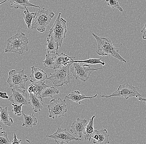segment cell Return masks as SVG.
Segmentation results:
<instances>
[{
  "label": "cell",
  "mask_w": 146,
  "mask_h": 144,
  "mask_svg": "<svg viewBox=\"0 0 146 144\" xmlns=\"http://www.w3.org/2000/svg\"><path fill=\"white\" fill-rule=\"evenodd\" d=\"M92 35L97 42L96 53L98 55L113 56L120 62H127L126 60L119 54L118 49L114 46L108 37H99L94 33H92Z\"/></svg>",
  "instance_id": "1"
},
{
  "label": "cell",
  "mask_w": 146,
  "mask_h": 144,
  "mask_svg": "<svg viewBox=\"0 0 146 144\" xmlns=\"http://www.w3.org/2000/svg\"><path fill=\"white\" fill-rule=\"evenodd\" d=\"M29 39L24 33H17L7 40L5 52H11L18 54H23L28 50Z\"/></svg>",
  "instance_id": "2"
},
{
  "label": "cell",
  "mask_w": 146,
  "mask_h": 144,
  "mask_svg": "<svg viewBox=\"0 0 146 144\" xmlns=\"http://www.w3.org/2000/svg\"><path fill=\"white\" fill-rule=\"evenodd\" d=\"M61 13L58 14L52 27L50 29L48 36L52 37L57 42L59 47H61L64 39L67 33V22L61 18Z\"/></svg>",
  "instance_id": "3"
},
{
  "label": "cell",
  "mask_w": 146,
  "mask_h": 144,
  "mask_svg": "<svg viewBox=\"0 0 146 144\" xmlns=\"http://www.w3.org/2000/svg\"><path fill=\"white\" fill-rule=\"evenodd\" d=\"M54 15V13L52 11L46 10L44 8L42 9H39L35 18V21L32 24L31 29H36L40 32H44Z\"/></svg>",
  "instance_id": "4"
},
{
  "label": "cell",
  "mask_w": 146,
  "mask_h": 144,
  "mask_svg": "<svg viewBox=\"0 0 146 144\" xmlns=\"http://www.w3.org/2000/svg\"><path fill=\"white\" fill-rule=\"evenodd\" d=\"M72 64L69 63L63 67L56 69L53 73H50V76L47 79L52 81L56 87L69 83L71 79L69 67Z\"/></svg>",
  "instance_id": "5"
},
{
  "label": "cell",
  "mask_w": 146,
  "mask_h": 144,
  "mask_svg": "<svg viewBox=\"0 0 146 144\" xmlns=\"http://www.w3.org/2000/svg\"><path fill=\"white\" fill-rule=\"evenodd\" d=\"M73 66L70 69V71L72 74L75 79L76 80L78 79L82 80L84 82L88 81L90 75L94 71L100 70L102 68H92L90 65L87 64L82 65L81 63L74 62L72 64Z\"/></svg>",
  "instance_id": "6"
},
{
  "label": "cell",
  "mask_w": 146,
  "mask_h": 144,
  "mask_svg": "<svg viewBox=\"0 0 146 144\" xmlns=\"http://www.w3.org/2000/svg\"><path fill=\"white\" fill-rule=\"evenodd\" d=\"M67 106L65 98L62 100L59 97L57 99H52L47 106L49 113L48 117L55 119L64 116L65 113L67 111Z\"/></svg>",
  "instance_id": "7"
},
{
  "label": "cell",
  "mask_w": 146,
  "mask_h": 144,
  "mask_svg": "<svg viewBox=\"0 0 146 144\" xmlns=\"http://www.w3.org/2000/svg\"><path fill=\"white\" fill-rule=\"evenodd\" d=\"M25 68L20 71L13 70L9 72L7 82L10 88H18L25 89L26 82L29 80L26 75L25 74Z\"/></svg>",
  "instance_id": "8"
},
{
  "label": "cell",
  "mask_w": 146,
  "mask_h": 144,
  "mask_svg": "<svg viewBox=\"0 0 146 144\" xmlns=\"http://www.w3.org/2000/svg\"><path fill=\"white\" fill-rule=\"evenodd\" d=\"M137 87L133 86L132 85L123 84L119 86L117 90L109 96L101 95L100 97L106 98L111 97H121L127 99L135 97L139 98L141 97V94H139L137 89Z\"/></svg>",
  "instance_id": "9"
},
{
  "label": "cell",
  "mask_w": 146,
  "mask_h": 144,
  "mask_svg": "<svg viewBox=\"0 0 146 144\" xmlns=\"http://www.w3.org/2000/svg\"><path fill=\"white\" fill-rule=\"evenodd\" d=\"M46 137L52 138L54 140L56 143L63 144L68 143L69 142L75 140H81V138L76 137L68 133L66 129L58 127L54 133L51 135H47Z\"/></svg>",
  "instance_id": "10"
},
{
  "label": "cell",
  "mask_w": 146,
  "mask_h": 144,
  "mask_svg": "<svg viewBox=\"0 0 146 144\" xmlns=\"http://www.w3.org/2000/svg\"><path fill=\"white\" fill-rule=\"evenodd\" d=\"M12 94L9 99L12 102L17 104L28 105L30 104L28 95L25 89L18 88H11Z\"/></svg>",
  "instance_id": "11"
},
{
  "label": "cell",
  "mask_w": 146,
  "mask_h": 144,
  "mask_svg": "<svg viewBox=\"0 0 146 144\" xmlns=\"http://www.w3.org/2000/svg\"><path fill=\"white\" fill-rule=\"evenodd\" d=\"M87 125L86 119L78 117L77 120L73 122L70 131L76 135L78 138H81L84 132Z\"/></svg>",
  "instance_id": "12"
},
{
  "label": "cell",
  "mask_w": 146,
  "mask_h": 144,
  "mask_svg": "<svg viewBox=\"0 0 146 144\" xmlns=\"http://www.w3.org/2000/svg\"><path fill=\"white\" fill-rule=\"evenodd\" d=\"M109 135L108 134L106 129H101L98 130H94L91 139L93 140L92 143L95 144H106L110 143L108 139Z\"/></svg>",
  "instance_id": "13"
},
{
  "label": "cell",
  "mask_w": 146,
  "mask_h": 144,
  "mask_svg": "<svg viewBox=\"0 0 146 144\" xmlns=\"http://www.w3.org/2000/svg\"><path fill=\"white\" fill-rule=\"evenodd\" d=\"M31 73L30 77V82H45V80L47 79V74L42 69L36 68L34 66L31 67Z\"/></svg>",
  "instance_id": "14"
},
{
  "label": "cell",
  "mask_w": 146,
  "mask_h": 144,
  "mask_svg": "<svg viewBox=\"0 0 146 144\" xmlns=\"http://www.w3.org/2000/svg\"><path fill=\"white\" fill-rule=\"evenodd\" d=\"M54 57L55 61V70L65 66L68 64L72 63V62L74 61V58H75V56L72 57L68 56L67 54L64 53H61L60 54H56V56Z\"/></svg>",
  "instance_id": "15"
},
{
  "label": "cell",
  "mask_w": 146,
  "mask_h": 144,
  "mask_svg": "<svg viewBox=\"0 0 146 144\" xmlns=\"http://www.w3.org/2000/svg\"><path fill=\"white\" fill-rule=\"evenodd\" d=\"M98 96L97 94L93 96H86L84 94H81L79 91H73L70 93L68 95L66 96L65 97V99H67L69 101H72L75 102L79 104H81L82 100L85 99H91L95 98Z\"/></svg>",
  "instance_id": "16"
},
{
  "label": "cell",
  "mask_w": 146,
  "mask_h": 144,
  "mask_svg": "<svg viewBox=\"0 0 146 144\" xmlns=\"http://www.w3.org/2000/svg\"><path fill=\"white\" fill-rule=\"evenodd\" d=\"M29 102L35 112L40 111L42 109L43 103L41 96H37L33 93H30Z\"/></svg>",
  "instance_id": "17"
},
{
  "label": "cell",
  "mask_w": 146,
  "mask_h": 144,
  "mask_svg": "<svg viewBox=\"0 0 146 144\" xmlns=\"http://www.w3.org/2000/svg\"><path fill=\"white\" fill-rule=\"evenodd\" d=\"M30 0H7L11 4V7L15 9H23L27 7H34L40 9L39 5L32 4L29 1Z\"/></svg>",
  "instance_id": "18"
},
{
  "label": "cell",
  "mask_w": 146,
  "mask_h": 144,
  "mask_svg": "<svg viewBox=\"0 0 146 144\" xmlns=\"http://www.w3.org/2000/svg\"><path fill=\"white\" fill-rule=\"evenodd\" d=\"M46 49L44 50L47 51V53L54 54H58V50L59 47L55 40L51 37L48 36L46 39Z\"/></svg>",
  "instance_id": "19"
},
{
  "label": "cell",
  "mask_w": 146,
  "mask_h": 144,
  "mask_svg": "<svg viewBox=\"0 0 146 144\" xmlns=\"http://www.w3.org/2000/svg\"><path fill=\"white\" fill-rule=\"evenodd\" d=\"M7 106L0 107V120L6 125L11 126L13 123L12 118L9 115Z\"/></svg>",
  "instance_id": "20"
},
{
  "label": "cell",
  "mask_w": 146,
  "mask_h": 144,
  "mask_svg": "<svg viewBox=\"0 0 146 144\" xmlns=\"http://www.w3.org/2000/svg\"><path fill=\"white\" fill-rule=\"evenodd\" d=\"M95 117V115H93L89 120V123L87 125L85 130L84 133V137L85 141H91V137L95 130L94 127V121Z\"/></svg>",
  "instance_id": "21"
},
{
  "label": "cell",
  "mask_w": 146,
  "mask_h": 144,
  "mask_svg": "<svg viewBox=\"0 0 146 144\" xmlns=\"http://www.w3.org/2000/svg\"><path fill=\"white\" fill-rule=\"evenodd\" d=\"M24 116V123L22 126H25L27 127H32L36 125L38 120L36 117L34 115V113L29 115L25 114L22 112Z\"/></svg>",
  "instance_id": "22"
},
{
  "label": "cell",
  "mask_w": 146,
  "mask_h": 144,
  "mask_svg": "<svg viewBox=\"0 0 146 144\" xmlns=\"http://www.w3.org/2000/svg\"><path fill=\"white\" fill-rule=\"evenodd\" d=\"M59 90L55 86H48L44 89L43 91L41 93V96L42 98L46 97L52 98L53 96L59 94Z\"/></svg>",
  "instance_id": "23"
},
{
  "label": "cell",
  "mask_w": 146,
  "mask_h": 144,
  "mask_svg": "<svg viewBox=\"0 0 146 144\" xmlns=\"http://www.w3.org/2000/svg\"><path fill=\"white\" fill-rule=\"evenodd\" d=\"M25 9L26 10L24 12L23 17L25 23L27 25V28L30 29L31 27L32 20L36 17V12L30 13L27 8Z\"/></svg>",
  "instance_id": "24"
},
{
  "label": "cell",
  "mask_w": 146,
  "mask_h": 144,
  "mask_svg": "<svg viewBox=\"0 0 146 144\" xmlns=\"http://www.w3.org/2000/svg\"><path fill=\"white\" fill-rule=\"evenodd\" d=\"M34 87V92L33 94L37 96H41V93L44 89L49 86L45 82H32Z\"/></svg>",
  "instance_id": "25"
},
{
  "label": "cell",
  "mask_w": 146,
  "mask_h": 144,
  "mask_svg": "<svg viewBox=\"0 0 146 144\" xmlns=\"http://www.w3.org/2000/svg\"><path fill=\"white\" fill-rule=\"evenodd\" d=\"M44 67L46 68L55 69V61L54 57L51 56L50 54H46L45 56V60L42 61Z\"/></svg>",
  "instance_id": "26"
},
{
  "label": "cell",
  "mask_w": 146,
  "mask_h": 144,
  "mask_svg": "<svg viewBox=\"0 0 146 144\" xmlns=\"http://www.w3.org/2000/svg\"><path fill=\"white\" fill-rule=\"evenodd\" d=\"M74 62L85 63L88 64H100L101 65L104 66L106 64V63L104 60H102V58H89V56H88V59L87 60H77L73 61L72 62V63Z\"/></svg>",
  "instance_id": "27"
},
{
  "label": "cell",
  "mask_w": 146,
  "mask_h": 144,
  "mask_svg": "<svg viewBox=\"0 0 146 144\" xmlns=\"http://www.w3.org/2000/svg\"><path fill=\"white\" fill-rule=\"evenodd\" d=\"M106 1L108 6L112 8H116L121 12L123 11V9L119 4L117 0H106Z\"/></svg>",
  "instance_id": "28"
},
{
  "label": "cell",
  "mask_w": 146,
  "mask_h": 144,
  "mask_svg": "<svg viewBox=\"0 0 146 144\" xmlns=\"http://www.w3.org/2000/svg\"><path fill=\"white\" fill-rule=\"evenodd\" d=\"M11 104L13 106V109L12 110V111L13 112L15 115L21 116L23 112L22 111V107L23 105L17 104H14V103H13Z\"/></svg>",
  "instance_id": "29"
},
{
  "label": "cell",
  "mask_w": 146,
  "mask_h": 144,
  "mask_svg": "<svg viewBox=\"0 0 146 144\" xmlns=\"http://www.w3.org/2000/svg\"><path fill=\"white\" fill-rule=\"evenodd\" d=\"M11 144L8 138V133L5 131H3L0 133V144Z\"/></svg>",
  "instance_id": "30"
},
{
  "label": "cell",
  "mask_w": 146,
  "mask_h": 144,
  "mask_svg": "<svg viewBox=\"0 0 146 144\" xmlns=\"http://www.w3.org/2000/svg\"><path fill=\"white\" fill-rule=\"evenodd\" d=\"M22 142L21 139L19 140L17 138V136H16V134L14 133V139L12 142L11 144H21V142Z\"/></svg>",
  "instance_id": "31"
},
{
  "label": "cell",
  "mask_w": 146,
  "mask_h": 144,
  "mask_svg": "<svg viewBox=\"0 0 146 144\" xmlns=\"http://www.w3.org/2000/svg\"><path fill=\"white\" fill-rule=\"evenodd\" d=\"M141 32L142 33V38L144 40H146V23Z\"/></svg>",
  "instance_id": "32"
},
{
  "label": "cell",
  "mask_w": 146,
  "mask_h": 144,
  "mask_svg": "<svg viewBox=\"0 0 146 144\" xmlns=\"http://www.w3.org/2000/svg\"><path fill=\"white\" fill-rule=\"evenodd\" d=\"M0 97L3 99H8L9 98L8 94L6 92H0Z\"/></svg>",
  "instance_id": "33"
},
{
  "label": "cell",
  "mask_w": 146,
  "mask_h": 144,
  "mask_svg": "<svg viewBox=\"0 0 146 144\" xmlns=\"http://www.w3.org/2000/svg\"><path fill=\"white\" fill-rule=\"evenodd\" d=\"M138 100L141 102H145L146 104V98H141V97H140L138 98Z\"/></svg>",
  "instance_id": "34"
},
{
  "label": "cell",
  "mask_w": 146,
  "mask_h": 144,
  "mask_svg": "<svg viewBox=\"0 0 146 144\" xmlns=\"http://www.w3.org/2000/svg\"><path fill=\"white\" fill-rule=\"evenodd\" d=\"M6 1H7V0H5V1H3L2 2L0 3V5H1V4H2L3 3H4L5 2H6Z\"/></svg>",
  "instance_id": "35"
},
{
  "label": "cell",
  "mask_w": 146,
  "mask_h": 144,
  "mask_svg": "<svg viewBox=\"0 0 146 144\" xmlns=\"http://www.w3.org/2000/svg\"><path fill=\"white\" fill-rule=\"evenodd\" d=\"M0 121H1V120H0ZM2 126L0 124V130H2Z\"/></svg>",
  "instance_id": "36"
}]
</instances>
